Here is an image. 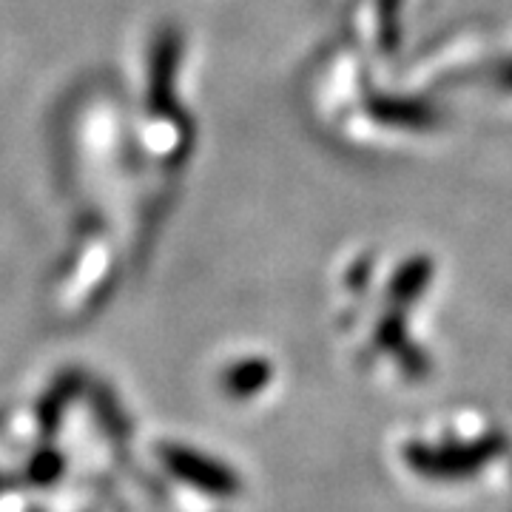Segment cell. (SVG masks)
I'll return each mask as SVG.
<instances>
[{
    "label": "cell",
    "instance_id": "obj_2",
    "mask_svg": "<svg viewBox=\"0 0 512 512\" xmlns=\"http://www.w3.org/2000/svg\"><path fill=\"white\" fill-rule=\"evenodd\" d=\"M487 450L481 447H467V450H444V453H433V450H424V447H410L407 450V461L419 470V473H430V476H461V473H470L481 467L487 461Z\"/></svg>",
    "mask_w": 512,
    "mask_h": 512
},
{
    "label": "cell",
    "instance_id": "obj_3",
    "mask_svg": "<svg viewBox=\"0 0 512 512\" xmlns=\"http://www.w3.org/2000/svg\"><path fill=\"white\" fill-rule=\"evenodd\" d=\"M271 379V367L265 362H242L225 373V390L234 396H251Z\"/></svg>",
    "mask_w": 512,
    "mask_h": 512
},
{
    "label": "cell",
    "instance_id": "obj_1",
    "mask_svg": "<svg viewBox=\"0 0 512 512\" xmlns=\"http://www.w3.org/2000/svg\"><path fill=\"white\" fill-rule=\"evenodd\" d=\"M165 461H168V467H171L177 476L185 478V481L194 484V487H200V490L220 495L234 493V490H237V478H234V473H228L222 464L211 461V458H202L197 456V453H191V450L174 447V450L165 453Z\"/></svg>",
    "mask_w": 512,
    "mask_h": 512
}]
</instances>
